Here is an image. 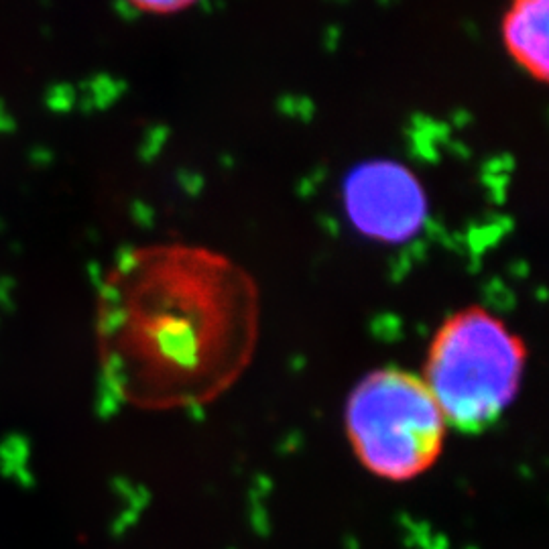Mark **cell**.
<instances>
[{
    "label": "cell",
    "instance_id": "obj_5",
    "mask_svg": "<svg viewBox=\"0 0 549 549\" xmlns=\"http://www.w3.org/2000/svg\"><path fill=\"white\" fill-rule=\"evenodd\" d=\"M549 0H509L501 21V41L511 61L531 79H549Z\"/></svg>",
    "mask_w": 549,
    "mask_h": 549
},
{
    "label": "cell",
    "instance_id": "obj_1",
    "mask_svg": "<svg viewBox=\"0 0 549 549\" xmlns=\"http://www.w3.org/2000/svg\"><path fill=\"white\" fill-rule=\"evenodd\" d=\"M258 320L256 281L230 256L187 242L135 249L102 293L104 378L146 409L212 403L251 365Z\"/></svg>",
    "mask_w": 549,
    "mask_h": 549
},
{
    "label": "cell",
    "instance_id": "obj_2",
    "mask_svg": "<svg viewBox=\"0 0 549 549\" xmlns=\"http://www.w3.org/2000/svg\"><path fill=\"white\" fill-rule=\"evenodd\" d=\"M527 348L521 336L480 305L450 314L436 329L423 383L447 423L460 434H482L514 401Z\"/></svg>",
    "mask_w": 549,
    "mask_h": 549
},
{
    "label": "cell",
    "instance_id": "obj_6",
    "mask_svg": "<svg viewBox=\"0 0 549 549\" xmlns=\"http://www.w3.org/2000/svg\"><path fill=\"white\" fill-rule=\"evenodd\" d=\"M126 2L133 8L148 15H177L195 6L200 0H126Z\"/></svg>",
    "mask_w": 549,
    "mask_h": 549
},
{
    "label": "cell",
    "instance_id": "obj_4",
    "mask_svg": "<svg viewBox=\"0 0 549 549\" xmlns=\"http://www.w3.org/2000/svg\"><path fill=\"white\" fill-rule=\"evenodd\" d=\"M342 206L363 236L383 244H401L417 236L430 208L419 177L391 159L354 167L344 180Z\"/></svg>",
    "mask_w": 549,
    "mask_h": 549
},
{
    "label": "cell",
    "instance_id": "obj_3",
    "mask_svg": "<svg viewBox=\"0 0 549 549\" xmlns=\"http://www.w3.org/2000/svg\"><path fill=\"white\" fill-rule=\"evenodd\" d=\"M344 427L356 460L389 482L425 474L439 460L447 432L423 378L397 366L368 372L352 389Z\"/></svg>",
    "mask_w": 549,
    "mask_h": 549
}]
</instances>
